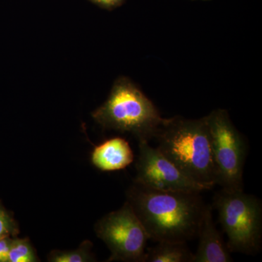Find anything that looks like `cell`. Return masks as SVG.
<instances>
[{
    "mask_svg": "<svg viewBox=\"0 0 262 262\" xmlns=\"http://www.w3.org/2000/svg\"><path fill=\"white\" fill-rule=\"evenodd\" d=\"M139 142L135 183L165 192L201 193L213 188L188 177L148 141Z\"/></svg>",
    "mask_w": 262,
    "mask_h": 262,
    "instance_id": "7",
    "label": "cell"
},
{
    "mask_svg": "<svg viewBox=\"0 0 262 262\" xmlns=\"http://www.w3.org/2000/svg\"><path fill=\"white\" fill-rule=\"evenodd\" d=\"M193 257L186 243L161 241L146 248L143 262H192Z\"/></svg>",
    "mask_w": 262,
    "mask_h": 262,
    "instance_id": "10",
    "label": "cell"
},
{
    "mask_svg": "<svg viewBox=\"0 0 262 262\" xmlns=\"http://www.w3.org/2000/svg\"><path fill=\"white\" fill-rule=\"evenodd\" d=\"M38 261L34 248L27 239H12L9 251L10 262H35Z\"/></svg>",
    "mask_w": 262,
    "mask_h": 262,
    "instance_id": "12",
    "label": "cell"
},
{
    "mask_svg": "<svg viewBox=\"0 0 262 262\" xmlns=\"http://www.w3.org/2000/svg\"><path fill=\"white\" fill-rule=\"evenodd\" d=\"M12 239L8 237L0 239V262L8 261Z\"/></svg>",
    "mask_w": 262,
    "mask_h": 262,
    "instance_id": "15",
    "label": "cell"
},
{
    "mask_svg": "<svg viewBox=\"0 0 262 262\" xmlns=\"http://www.w3.org/2000/svg\"><path fill=\"white\" fill-rule=\"evenodd\" d=\"M92 244L84 241L81 246L74 251H54L50 253L48 261L53 262H88L95 261L91 252Z\"/></svg>",
    "mask_w": 262,
    "mask_h": 262,
    "instance_id": "11",
    "label": "cell"
},
{
    "mask_svg": "<svg viewBox=\"0 0 262 262\" xmlns=\"http://www.w3.org/2000/svg\"><path fill=\"white\" fill-rule=\"evenodd\" d=\"M134 152L128 142L122 138H113L96 146L91 155L93 164L102 171H115L133 163Z\"/></svg>",
    "mask_w": 262,
    "mask_h": 262,
    "instance_id": "9",
    "label": "cell"
},
{
    "mask_svg": "<svg viewBox=\"0 0 262 262\" xmlns=\"http://www.w3.org/2000/svg\"><path fill=\"white\" fill-rule=\"evenodd\" d=\"M198 236L199 244L192 262L232 261L230 251L213 222L211 206L206 207Z\"/></svg>",
    "mask_w": 262,
    "mask_h": 262,
    "instance_id": "8",
    "label": "cell"
},
{
    "mask_svg": "<svg viewBox=\"0 0 262 262\" xmlns=\"http://www.w3.org/2000/svg\"><path fill=\"white\" fill-rule=\"evenodd\" d=\"M157 149L193 180L214 187L211 138L206 119H165L157 133Z\"/></svg>",
    "mask_w": 262,
    "mask_h": 262,
    "instance_id": "2",
    "label": "cell"
},
{
    "mask_svg": "<svg viewBox=\"0 0 262 262\" xmlns=\"http://www.w3.org/2000/svg\"><path fill=\"white\" fill-rule=\"evenodd\" d=\"M211 138L215 184L226 191H244L246 146L227 111L217 110L205 117Z\"/></svg>",
    "mask_w": 262,
    "mask_h": 262,
    "instance_id": "5",
    "label": "cell"
},
{
    "mask_svg": "<svg viewBox=\"0 0 262 262\" xmlns=\"http://www.w3.org/2000/svg\"><path fill=\"white\" fill-rule=\"evenodd\" d=\"M18 233V227L14 220L0 206V239Z\"/></svg>",
    "mask_w": 262,
    "mask_h": 262,
    "instance_id": "13",
    "label": "cell"
},
{
    "mask_svg": "<svg viewBox=\"0 0 262 262\" xmlns=\"http://www.w3.org/2000/svg\"><path fill=\"white\" fill-rule=\"evenodd\" d=\"M101 8L113 10L123 4L126 0H89Z\"/></svg>",
    "mask_w": 262,
    "mask_h": 262,
    "instance_id": "14",
    "label": "cell"
},
{
    "mask_svg": "<svg viewBox=\"0 0 262 262\" xmlns=\"http://www.w3.org/2000/svg\"><path fill=\"white\" fill-rule=\"evenodd\" d=\"M222 228L227 234L230 252L253 254L261 244V202L244 191L222 190L214 198Z\"/></svg>",
    "mask_w": 262,
    "mask_h": 262,
    "instance_id": "4",
    "label": "cell"
},
{
    "mask_svg": "<svg viewBox=\"0 0 262 262\" xmlns=\"http://www.w3.org/2000/svg\"><path fill=\"white\" fill-rule=\"evenodd\" d=\"M95 230L111 251L108 261H144L149 235L128 202L98 221Z\"/></svg>",
    "mask_w": 262,
    "mask_h": 262,
    "instance_id": "6",
    "label": "cell"
},
{
    "mask_svg": "<svg viewBox=\"0 0 262 262\" xmlns=\"http://www.w3.org/2000/svg\"><path fill=\"white\" fill-rule=\"evenodd\" d=\"M92 117L105 128L130 133L139 141L148 142L165 120L154 103L126 77L115 81L108 99Z\"/></svg>",
    "mask_w": 262,
    "mask_h": 262,
    "instance_id": "3",
    "label": "cell"
},
{
    "mask_svg": "<svg viewBox=\"0 0 262 262\" xmlns=\"http://www.w3.org/2000/svg\"><path fill=\"white\" fill-rule=\"evenodd\" d=\"M149 239L186 243L196 237L204 214L200 193L165 192L134 183L127 193Z\"/></svg>",
    "mask_w": 262,
    "mask_h": 262,
    "instance_id": "1",
    "label": "cell"
}]
</instances>
